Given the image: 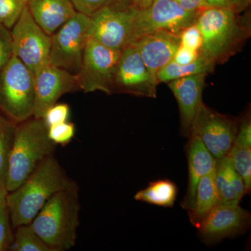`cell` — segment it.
I'll return each instance as SVG.
<instances>
[{
    "instance_id": "cell-30",
    "label": "cell",
    "mask_w": 251,
    "mask_h": 251,
    "mask_svg": "<svg viewBox=\"0 0 251 251\" xmlns=\"http://www.w3.org/2000/svg\"><path fill=\"white\" fill-rule=\"evenodd\" d=\"M70 115V107L67 103H55L48 109L44 119L48 127L68 121Z\"/></svg>"
},
{
    "instance_id": "cell-10",
    "label": "cell",
    "mask_w": 251,
    "mask_h": 251,
    "mask_svg": "<svg viewBox=\"0 0 251 251\" xmlns=\"http://www.w3.org/2000/svg\"><path fill=\"white\" fill-rule=\"evenodd\" d=\"M239 123L203 103L195 117L190 135H197L211 154L219 160L227 156L230 151L237 137Z\"/></svg>"
},
{
    "instance_id": "cell-18",
    "label": "cell",
    "mask_w": 251,
    "mask_h": 251,
    "mask_svg": "<svg viewBox=\"0 0 251 251\" xmlns=\"http://www.w3.org/2000/svg\"><path fill=\"white\" fill-rule=\"evenodd\" d=\"M27 7L36 24L50 36L77 13L71 0H29Z\"/></svg>"
},
{
    "instance_id": "cell-13",
    "label": "cell",
    "mask_w": 251,
    "mask_h": 251,
    "mask_svg": "<svg viewBox=\"0 0 251 251\" xmlns=\"http://www.w3.org/2000/svg\"><path fill=\"white\" fill-rule=\"evenodd\" d=\"M34 75L35 103L33 117L43 118L48 109L62 96L79 90L75 74L51 64L36 71Z\"/></svg>"
},
{
    "instance_id": "cell-27",
    "label": "cell",
    "mask_w": 251,
    "mask_h": 251,
    "mask_svg": "<svg viewBox=\"0 0 251 251\" xmlns=\"http://www.w3.org/2000/svg\"><path fill=\"white\" fill-rule=\"evenodd\" d=\"M29 0H0V25L11 29L27 6Z\"/></svg>"
},
{
    "instance_id": "cell-2",
    "label": "cell",
    "mask_w": 251,
    "mask_h": 251,
    "mask_svg": "<svg viewBox=\"0 0 251 251\" xmlns=\"http://www.w3.org/2000/svg\"><path fill=\"white\" fill-rule=\"evenodd\" d=\"M227 8L209 7L200 11L196 19L202 45L200 53L216 64L237 53L250 35V23Z\"/></svg>"
},
{
    "instance_id": "cell-12",
    "label": "cell",
    "mask_w": 251,
    "mask_h": 251,
    "mask_svg": "<svg viewBox=\"0 0 251 251\" xmlns=\"http://www.w3.org/2000/svg\"><path fill=\"white\" fill-rule=\"evenodd\" d=\"M135 6L104 9L91 17L89 38L112 49L122 50L132 41Z\"/></svg>"
},
{
    "instance_id": "cell-34",
    "label": "cell",
    "mask_w": 251,
    "mask_h": 251,
    "mask_svg": "<svg viewBox=\"0 0 251 251\" xmlns=\"http://www.w3.org/2000/svg\"><path fill=\"white\" fill-rule=\"evenodd\" d=\"M199 51L193 50L184 46L180 45L179 49L175 54L173 61L181 65H186L194 62L199 57Z\"/></svg>"
},
{
    "instance_id": "cell-36",
    "label": "cell",
    "mask_w": 251,
    "mask_h": 251,
    "mask_svg": "<svg viewBox=\"0 0 251 251\" xmlns=\"http://www.w3.org/2000/svg\"><path fill=\"white\" fill-rule=\"evenodd\" d=\"M153 0H133V4L138 9H142L148 7Z\"/></svg>"
},
{
    "instance_id": "cell-20",
    "label": "cell",
    "mask_w": 251,
    "mask_h": 251,
    "mask_svg": "<svg viewBox=\"0 0 251 251\" xmlns=\"http://www.w3.org/2000/svg\"><path fill=\"white\" fill-rule=\"evenodd\" d=\"M234 169L245 183L247 193L251 188V121L247 115L239 123L237 137L227 154Z\"/></svg>"
},
{
    "instance_id": "cell-28",
    "label": "cell",
    "mask_w": 251,
    "mask_h": 251,
    "mask_svg": "<svg viewBox=\"0 0 251 251\" xmlns=\"http://www.w3.org/2000/svg\"><path fill=\"white\" fill-rule=\"evenodd\" d=\"M75 125L72 122H64L49 127V139L54 145H67L75 136Z\"/></svg>"
},
{
    "instance_id": "cell-37",
    "label": "cell",
    "mask_w": 251,
    "mask_h": 251,
    "mask_svg": "<svg viewBox=\"0 0 251 251\" xmlns=\"http://www.w3.org/2000/svg\"><path fill=\"white\" fill-rule=\"evenodd\" d=\"M7 191L6 188L0 186V205L6 201V196H7Z\"/></svg>"
},
{
    "instance_id": "cell-6",
    "label": "cell",
    "mask_w": 251,
    "mask_h": 251,
    "mask_svg": "<svg viewBox=\"0 0 251 251\" xmlns=\"http://www.w3.org/2000/svg\"><path fill=\"white\" fill-rule=\"evenodd\" d=\"M122 50L112 49L89 38L80 69L75 74L79 90L85 93H113L114 78Z\"/></svg>"
},
{
    "instance_id": "cell-26",
    "label": "cell",
    "mask_w": 251,
    "mask_h": 251,
    "mask_svg": "<svg viewBox=\"0 0 251 251\" xmlns=\"http://www.w3.org/2000/svg\"><path fill=\"white\" fill-rule=\"evenodd\" d=\"M77 12L89 17L104 9H126L134 6L133 0H71Z\"/></svg>"
},
{
    "instance_id": "cell-32",
    "label": "cell",
    "mask_w": 251,
    "mask_h": 251,
    "mask_svg": "<svg viewBox=\"0 0 251 251\" xmlns=\"http://www.w3.org/2000/svg\"><path fill=\"white\" fill-rule=\"evenodd\" d=\"M12 56L9 29L0 25V74Z\"/></svg>"
},
{
    "instance_id": "cell-1",
    "label": "cell",
    "mask_w": 251,
    "mask_h": 251,
    "mask_svg": "<svg viewBox=\"0 0 251 251\" xmlns=\"http://www.w3.org/2000/svg\"><path fill=\"white\" fill-rule=\"evenodd\" d=\"M75 184L52 155L46 158L19 187L7 193L6 202L13 227L30 224L50 198Z\"/></svg>"
},
{
    "instance_id": "cell-5",
    "label": "cell",
    "mask_w": 251,
    "mask_h": 251,
    "mask_svg": "<svg viewBox=\"0 0 251 251\" xmlns=\"http://www.w3.org/2000/svg\"><path fill=\"white\" fill-rule=\"evenodd\" d=\"M34 74L12 55L0 74V110L16 124L33 117Z\"/></svg>"
},
{
    "instance_id": "cell-31",
    "label": "cell",
    "mask_w": 251,
    "mask_h": 251,
    "mask_svg": "<svg viewBox=\"0 0 251 251\" xmlns=\"http://www.w3.org/2000/svg\"><path fill=\"white\" fill-rule=\"evenodd\" d=\"M181 45L193 50L199 51L202 45V38L196 23L180 33Z\"/></svg>"
},
{
    "instance_id": "cell-4",
    "label": "cell",
    "mask_w": 251,
    "mask_h": 251,
    "mask_svg": "<svg viewBox=\"0 0 251 251\" xmlns=\"http://www.w3.org/2000/svg\"><path fill=\"white\" fill-rule=\"evenodd\" d=\"M43 118L31 117L16 126L6 175L8 193L19 187L48 157L55 145L49 139Z\"/></svg>"
},
{
    "instance_id": "cell-19",
    "label": "cell",
    "mask_w": 251,
    "mask_h": 251,
    "mask_svg": "<svg viewBox=\"0 0 251 251\" xmlns=\"http://www.w3.org/2000/svg\"><path fill=\"white\" fill-rule=\"evenodd\" d=\"M215 184L219 196L218 204H239L247 193L244 179L234 169L227 156L217 160Z\"/></svg>"
},
{
    "instance_id": "cell-3",
    "label": "cell",
    "mask_w": 251,
    "mask_h": 251,
    "mask_svg": "<svg viewBox=\"0 0 251 251\" xmlns=\"http://www.w3.org/2000/svg\"><path fill=\"white\" fill-rule=\"evenodd\" d=\"M76 184L53 195L31 223L36 234L52 251L75 246L80 225V204Z\"/></svg>"
},
{
    "instance_id": "cell-8",
    "label": "cell",
    "mask_w": 251,
    "mask_h": 251,
    "mask_svg": "<svg viewBox=\"0 0 251 251\" xmlns=\"http://www.w3.org/2000/svg\"><path fill=\"white\" fill-rule=\"evenodd\" d=\"M91 18L77 12L51 36L50 64L75 74L89 39Z\"/></svg>"
},
{
    "instance_id": "cell-35",
    "label": "cell",
    "mask_w": 251,
    "mask_h": 251,
    "mask_svg": "<svg viewBox=\"0 0 251 251\" xmlns=\"http://www.w3.org/2000/svg\"><path fill=\"white\" fill-rule=\"evenodd\" d=\"M183 9L190 11H201L209 7L205 0H174Z\"/></svg>"
},
{
    "instance_id": "cell-22",
    "label": "cell",
    "mask_w": 251,
    "mask_h": 251,
    "mask_svg": "<svg viewBox=\"0 0 251 251\" xmlns=\"http://www.w3.org/2000/svg\"><path fill=\"white\" fill-rule=\"evenodd\" d=\"M178 188L173 181L160 179L152 181L135 195V200L163 207H172L177 197Z\"/></svg>"
},
{
    "instance_id": "cell-7",
    "label": "cell",
    "mask_w": 251,
    "mask_h": 251,
    "mask_svg": "<svg viewBox=\"0 0 251 251\" xmlns=\"http://www.w3.org/2000/svg\"><path fill=\"white\" fill-rule=\"evenodd\" d=\"M199 12L183 9L174 0H153L148 7L135 10L131 44L155 31L179 34L196 23Z\"/></svg>"
},
{
    "instance_id": "cell-11",
    "label": "cell",
    "mask_w": 251,
    "mask_h": 251,
    "mask_svg": "<svg viewBox=\"0 0 251 251\" xmlns=\"http://www.w3.org/2000/svg\"><path fill=\"white\" fill-rule=\"evenodd\" d=\"M158 84L135 46L130 44L122 50L114 78L113 93L155 99Z\"/></svg>"
},
{
    "instance_id": "cell-15",
    "label": "cell",
    "mask_w": 251,
    "mask_h": 251,
    "mask_svg": "<svg viewBox=\"0 0 251 251\" xmlns=\"http://www.w3.org/2000/svg\"><path fill=\"white\" fill-rule=\"evenodd\" d=\"M131 44L138 49L148 70L156 78L158 72L173 61L181 45L180 33L155 31L141 36Z\"/></svg>"
},
{
    "instance_id": "cell-17",
    "label": "cell",
    "mask_w": 251,
    "mask_h": 251,
    "mask_svg": "<svg viewBox=\"0 0 251 251\" xmlns=\"http://www.w3.org/2000/svg\"><path fill=\"white\" fill-rule=\"evenodd\" d=\"M186 153L188 164V186L181 206L188 211L194 201L200 181L203 176L216 169L217 159L206 149L198 136L193 133L188 137Z\"/></svg>"
},
{
    "instance_id": "cell-9",
    "label": "cell",
    "mask_w": 251,
    "mask_h": 251,
    "mask_svg": "<svg viewBox=\"0 0 251 251\" xmlns=\"http://www.w3.org/2000/svg\"><path fill=\"white\" fill-rule=\"evenodd\" d=\"M11 52L33 74L50 64L51 36L36 24L27 6L11 28Z\"/></svg>"
},
{
    "instance_id": "cell-23",
    "label": "cell",
    "mask_w": 251,
    "mask_h": 251,
    "mask_svg": "<svg viewBox=\"0 0 251 251\" xmlns=\"http://www.w3.org/2000/svg\"><path fill=\"white\" fill-rule=\"evenodd\" d=\"M216 64L204 57L202 54H200L194 62L181 65L171 61L166 66L162 68L156 75L157 80L159 82H168L175 79L179 78L189 75H197V74H204L207 75L209 73L214 71Z\"/></svg>"
},
{
    "instance_id": "cell-21",
    "label": "cell",
    "mask_w": 251,
    "mask_h": 251,
    "mask_svg": "<svg viewBox=\"0 0 251 251\" xmlns=\"http://www.w3.org/2000/svg\"><path fill=\"white\" fill-rule=\"evenodd\" d=\"M219 203L215 184V170L203 176L196 189V196L188 214L191 224L198 227Z\"/></svg>"
},
{
    "instance_id": "cell-25",
    "label": "cell",
    "mask_w": 251,
    "mask_h": 251,
    "mask_svg": "<svg viewBox=\"0 0 251 251\" xmlns=\"http://www.w3.org/2000/svg\"><path fill=\"white\" fill-rule=\"evenodd\" d=\"M14 239L10 250L15 251H52L36 234L31 224L21 225L16 227Z\"/></svg>"
},
{
    "instance_id": "cell-33",
    "label": "cell",
    "mask_w": 251,
    "mask_h": 251,
    "mask_svg": "<svg viewBox=\"0 0 251 251\" xmlns=\"http://www.w3.org/2000/svg\"><path fill=\"white\" fill-rule=\"evenodd\" d=\"M212 7L227 8L238 13L244 11L249 6V0H205Z\"/></svg>"
},
{
    "instance_id": "cell-16",
    "label": "cell",
    "mask_w": 251,
    "mask_h": 251,
    "mask_svg": "<svg viewBox=\"0 0 251 251\" xmlns=\"http://www.w3.org/2000/svg\"><path fill=\"white\" fill-rule=\"evenodd\" d=\"M206 75L197 74L168 82V87L174 94L179 105L181 132L188 138L200 107L203 103L202 92Z\"/></svg>"
},
{
    "instance_id": "cell-24",
    "label": "cell",
    "mask_w": 251,
    "mask_h": 251,
    "mask_svg": "<svg viewBox=\"0 0 251 251\" xmlns=\"http://www.w3.org/2000/svg\"><path fill=\"white\" fill-rule=\"evenodd\" d=\"M16 127V123L0 115V186L5 188Z\"/></svg>"
},
{
    "instance_id": "cell-14",
    "label": "cell",
    "mask_w": 251,
    "mask_h": 251,
    "mask_svg": "<svg viewBox=\"0 0 251 251\" xmlns=\"http://www.w3.org/2000/svg\"><path fill=\"white\" fill-rule=\"evenodd\" d=\"M250 222V213L239 204H218L197 228L203 242L215 244L242 233Z\"/></svg>"
},
{
    "instance_id": "cell-29",
    "label": "cell",
    "mask_w": 251,
    "mask_h": 251,
    "mask_svg": "<svg viewBox=\"0 0 251 251\" xmlns=\"http://www.w3.org/2000/svg\"><path fill=\"white\" fill-rule=\"evenodd\" d=\"M11 220L6 201L0 205V251H6L12 244Z\"/></svg>"
}]
</instances>
